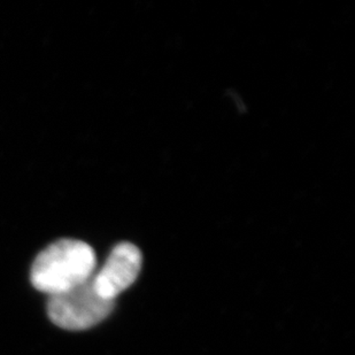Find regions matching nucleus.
<instances>
[{
    "label": "nucleus",
    "instance_id": "2",
    "mask_svg": "<svg viewBox=\"0 0 355 355\" xmlns=\"http://www.w3.org/2000/svg\"><path fill=\"white\" fill-rule=\"evenodd\" d=\"M114 307L115 302L98 295L90 278L69 291L49 297L47 315L64 330L82 331L104 321Z\"/></svg>",
    "mask_w": 355,
    "mask_h": 355
},
{
    "label": "nucleus",
    "instance_id": "3",
    "mask_svg": "<svg viewBox=\"0 0 355 355\" xmlns=\"http://www.w3.org/2000/svg\"><path fill=\"white\" fill-rule=\"evenodd\" d=\"M143 255L131 243L116 245L101 270L91 277L94 290L101 298L115 302L122 292L134 284L141 270Z\"/></svg>",
    "mask_w": 355,
    "mask_h": 355
},
{
    "label": "nucleus",
    "instance_id": "1",
    "mask_svg": "<svg viewBox=\"0 0 355 355\" xmlns=\"http://www.w3.org/2000/svg\"><path fill=\"white\" fill-rule=\"evenodd\" d=\"M96 265V253L90 245L64 238L49 245L35 259L31 284L49 297L60 295L89 281Z\"/></svg>",
    "mask_w": 355,
    "mask_h": 355
}]
</instances>
